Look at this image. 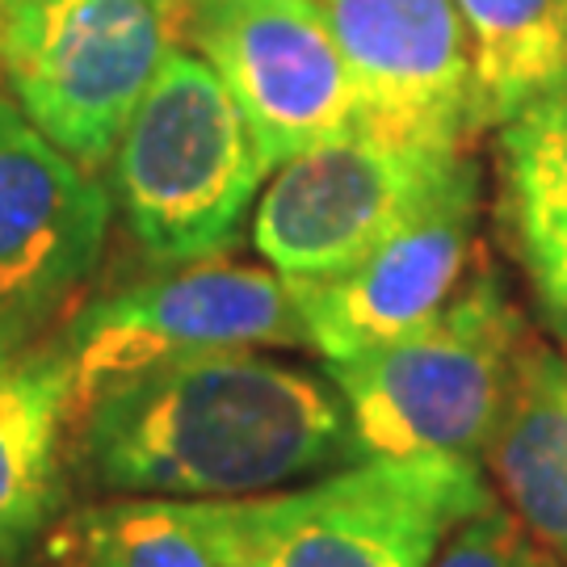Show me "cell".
<instances>
[{"label": "cell", "mask_w": 567, "mask_h": 567, "mask_svg": "<svg viewBox=\"0 0 567 567\" xmlns=\"http://www.w3.org/2000/svg\"><path fill=\"white\" fill-rule=\"evenodd\" d=\"M182 42L227 84L269 168L362 126L320 0H182Z\"/></svg>", "instance_id": "8"}, {"label": "cell", "mask_w": 567, "mask_h": 567, "mask_svg": "<svg viewBox=\"0 0 567 567\" xmlns=\"http://www.w3.org/2000/svg\"><path fill=\"white\" fill-rule=\"evenodd\" d=\"M466 185H480L471 147L358 126L274 168L252 206V244L290 282L332 278Z\"/></svg>", "instance_id": "6"}, {"label": "cell", "mask_w": 567, "mask_h": 567, "mask_svg": "<svg viewBox=\"0 0 567 567\" xmlns=\"http://www.w3.org/2000/svg\"><path fill=\"white\" fill-rule=\"evenodd\" d=\"M110 185L0 93V341H34L97 274Z\"/></svg>", "instance_id": "9"}, {"label": "cell", "mask_w": 567, "mask_h": 567, "mask_svg": "<svg viewBox=\"0 0 567 567\" xmlns=\"http://www.w3.org/2000/svg\"><path fill=\"white\" fill-rule=\"evenodd\" d=\"M60 344L76 412L105 386L161 362L219 349H307L295 286L278 269L189 261L126 282L68 316Z\"/></svg>", "instance_id": "7"}, {"label": "cell", "mask_w": 567, "mask_h": 567, "mask_svg": "<svg viewBox=\"0 0 567 567\" xmlns=\"http://www.w3.org/2000/svg\"><path fill=\"white\" fill-rule=\"evenodd\" d=\"M173 47L182 0H0V93L93 173Z\"/></svg>", "instance_id": "5"}, {"label": "cell", "mask_w": 567, "mask_h": 567, "mask_svg": "<svg viewBox=\"0 0 567 567\" xmlns=\"http://www.w3.org/2000/svg\"><path fill=\"white\" fill-rule=\"evenodd\" d=\"M496 177L508 252L567 349V72L496 126Z\"/></svg>", "instance_id": "13"}, {"label": "cell", "mask_w": 567, "mask_h": 567, "mask_svg": "<svg viewBox=\"0 0 567 567\" xmlns=\"http://www.w3.org/2000/svg\"><path fill=\"white\" fill-rule=\"evenodd\" d=\"M496 505L466 458H358L257 501H203L227 567H429L458 522Z\"/></svg>", "instance_id": "4"}, {"label": "cell", "mask_w": 567, "mask_h": 567, "mask_svg": "<svg viewBox=\"0 0 567 567\" xmlns=\"http://www.w3.org/2000/svg\"><path fill=\"white\" fill-rule=\"evenodd\" d=\"M76 416V466L110 496L248 501L362 458L337 383L257 349L140 370Z\"/></svg>", "instance_id": "1"}, {"label": "cell", "mask_w": 567, "mask_h": 567, "mask_svg": "<svg viewBox=\"0 0 567 567\" xmlns=\"http://www.w3.org/2000/svg\"><path fill=\"white\" fill-rule=\"evenodd\" d=\"M365 131L471 147L484 131L471 34L454 0H320Z\"/></svg>", "instance_id": "10"}, {"label": "cell", "mask_w": 567, "mask_h": 567, "mask_svg": "<svg viewBox=\"0 0 567 567\" xmlns=\"http://www.w3.org/2000/svg\"><path fill=\"white\" fill-rule=\"evenodd\" d=\"M269 173L227 84L182 42L110 156V194L152 261H215L240 240Z\"/></svg>", "instance_id": "2"}, {"label": "cell", "mask_w": 567, "mask_h": 567, "mask_svg": "<svg viewBox=\"0 0 567 567\" xmlns=\"http://www.w3.org/2000/svg\"><path fill=\"white\" fill-rule=\"evenodd\" d=\"M484 463L513 517L567 567V349L529 337Z\"/></svg>", "instance_id": "14"}, {"label": "cell", "mask_w": 567, "mask_h": 567, "mask_svg": "<svg viewBox=\"0 0 567 567\" xmlns=\"http://www.w3.org/2000/svg\"><path fill=\"white\" fill-rule=\"evenodd\" d=\"M475 219L480 185H466L341 274L316 282L286 278L295 286L307 349L332 365L374 353L429 324L463 290L480 261Z\"/></svg>", "instance_id": "11"}, {"label": "cell", "mask_w": 567, "mask_h": 567, "mask_svg": "<svg viewBox=\"0 0 567 567\" xmlns=\"http://www.w3.org/2000/svg\"><path fill=\"white\" fill-rule=\"evenodd\" d=\"M72 365L55 337L0 341V564L25 559L68 501Z\"/></svg>", "instance_id": "12"}, {"label": "cell", "mask_w": 567, "mask_h": 567, "mask_svg": "<svg viewBox=\"0 0 567 567\" xmlns=\"http://www.w3.org/2000/svg\"><path fill=\"white\" fill-rule=\"evenodd\" d=\"M429 567H550V550L508 508L487 505L450 529Z\"/></svg>", "instance_id": "17"}, {"label": "cell", "mask_w": 567, "mask_h": 567, "mask_svg": "<svg viewBox=\"0 0 567 567\" xmlns=\"http://www.w3.org/2000/svg\"><path fill=\"white\" fill-rule=\"evenodd\" d=\"M471 34L480 122H501L567 72V0H454Z\"/></svg>", "instance_id": "15"}, {"label": "cell", "mask_w": 567, "mask_h": 567, "mask_svg": "<svg viewBox=\"0 0 567 567\" xmlns=\"http://www.w3.org/2000/svg\"><path fill=\"white\" fill-rule=\"evenodd\" d=\"M84 567H227L203 501H110L76 517Z\"/></svg>", "instance_id": "16"}, {"label": "cell", "mask_w": 567, "mask_h": 567, "mask_svg": "<svg viewBox=\"0 0 567 567\" xmlns=\"http://www.w3.org/2000/svg\"><path fill=\"white\" fill-rule=\"evenodd\" d=\"M529 344L492 265L475 261L463 290L429 324L374 353L328 365L362 458L484 463Z\"/></svg>", "instance_id": "3"}]
</instances>
